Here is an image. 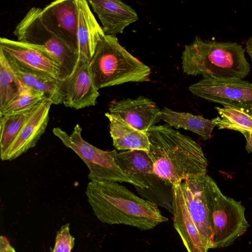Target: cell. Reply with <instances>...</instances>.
Returning <instances> with one entry per match:
<instances>
[{
  "label": "cell",
  "instance_id": "1",
  "mask_svg": "<svg viewBox=\"0 0 252 252\" xmlns=\"http://www.w3.org/2000/svg\"><path fill=\"white\" fill-rule=\"evenodd\" d=\"M149 155L155 174L173 186L207 173L208 162L201 147L170 126L155 125L147 132Z\"/></svg>",
  "mask_w": 252,
  "mask_h": 252
},
{
  "label": "cell",
  "instance_id": "2",
  "mask_svg": "<svg viewBox=\"0 0 252 252\" xmlns=\"http://www.w3.org/2000/svg\"><path fill=\"white\" fill-rule=\"evenodd\" d=\"M86 194L94 214L102 223L147 230L168 220L158 206L116 182L91 181Z\"/></svg>",
  "mask_w": 252,
  "mask_h": 252
},
{
  "label": "cell",
  "instance_id": "3",
  "mask_svg": "<svg viewBox=\"0 0 252 252\" xmlns=\"http://www.w3.org/2000/svg\"><path fill=\"white\" fill-rule=\"evenodd\" d=\"M205 174L173 186V226L187 252L216 248L204 190Z\"/></svg>",
  "mask_w": 252,
  "mask_h": 252
},
{
  "label": "cell",
  "instance_id": "4",
  "mask_svg": "<svg viewBox=\"0 0 252 252\" xmlns=\"http://www.w3.org/2000/svg\"><path fill=\"white\" fill-rule=\"evenodd\" d=\"M245 49L236 43L196 37L182 53L183 72L191 76L244 79L250 72Z\"/></svg>",
  "mask_w": 252,
  "mask_h": 252
},
{
  "label": "cell",
  "instance_id": "5",
  "mask_svg": "<svg viewBox=\"0 0 252 252\" xmlns=\"http://www.w3.org/2000/svg\"><path fill=\"white\" fill-rule=\"evenodd\" d=\"M90 65L98 90L129 82L150 80L151 68L122 46L116 35L104 36Z\"/></svg>",
  "mask_w": 252,
  "mask_h": 252
},
{
  "label": "cell",
  "instance_id": "6",
  "mask_svg": "<svg viewBox=\"0 0 252 252\" xmlns=\"http://www.w3.org/2000/svg\"><path fill=\"white\" fill-rule=\"evenodd\" d=\"M204 190L216 248L228 247L247 230L245 207L241 201L224 195L207 173Z\"/></svg>",
  "mask_w": 252,
  "mask_h": 252
},
{
  "label": "cell",
  "instance_id": "7",
  "mask_svg": "<svg viewBox=\"0 0 252 252\" xmlns=\"http://www.w3.org/2000/svg\"><path fill=\"white\" fill-rule=\"evenodd\" d=\"M82 128L77 124L70 135L60 127L53 129L54 134L67 148L73 150L89 169L91 181H110L126 183L135 188L145 187L125 174L116 162V150L104 151L86 141L81 136Z\"/></svg>",
  "mask_w": 252,
  "mask_h": 252
},
{
  "label": "cell",
  "instance_id": "8",
  "mask_svg": "<svg viewBox=\"0 0 252 252\" xmlns=\"http://www.w3.org/2000/svg\"><path fill=\"white\" fill-rule=\"evenodd\" d=\"M42 8L32 7L16 26L13 33L17 40L45 50L60 66V80H63L73 72L78 54L73 52L43 23Z\"/></svg>",
  "mask_w": 252,
  "mask_h": 252
},
{
  "label": "cell",
  "instance_id": "9",
  "mask_svg": "<svg viewBox=\"0 0 252 252\" xmlns=\"http://www.w3.org/2000/svg\"><path fill=\"white\" fill-rule=\"evenodd\" d=\"M116 160L125 174L145 187V189L135 187L142 197L173 214V186L166 183L155 174L148 152L130 150L117 152Z\"/></svg>",
  "mask_w": 252,
  "mask_h": 252
},
{
  "label": "cell",
  "instance_id": "10",
  "mask_svg": "<svg viewBox=\"0 0 252 252\" xmlns=\"http://www.w3.org/2000/svg\"><path fill=\"white\" fill-rule=\"evenodd\" d=\"M194 95L252 116V83L236 78H203L189 86Z\"/></svg>",
  "mask_w": 252,
  "mask_h": 252
},
{
  "label": "cell",
  "instance_id": "11",
  "mask_svg": "<svg viewBox=\"0 0 252 252\" xmlns=\"http://www.w3.org/2000/svg\"><path fill=\"white\" fill-rule=\"evenodd\" d=\"M0 51L7 61L23 69L60 80L59 64L43 49L18 40L0 37Z\"/></svg>",
  "mask_w": 252,
  "mask_h": 252
},
{
  "label": "cell",
  "instance_id": "12",
  "mask_svg": "<svg viewBox=\"0 0 252 252\" xmlns=\"http://www.w3.org/2000/svg\"><path fill=\"white\" fill-rule=\"evenodd\" d=\"M63 103L75 109L94 106L99 95L92 74L90 62L78 60L72 73L58 81Z\"/></svg>",
  "mask_w": 252,
  "mask_h": 252
},
{
  "label": "cell",
  "instance_id": "13",
  "mask_svg": "<svg viewBox=\"0 0 252 252\" xmlns=\"http://www.w3.org/2000/svg\"><path fill=\"white\" fill-rule=\"evenodd\" d=\"M41 18L50 31L78 54L76 0H58L51 2L42 9Z\"/></svg>",
  "mask_w": 252,
  "mask_h": 252
},
{
  "label": "cell",
  "instance_id": "14",
  "mask_svg": "<svg viewBox=\"0 0 252 252\" xmlns=\"http://www.w3.org/2000/svg\"><path fill=\"white\" fill-rule=\"evenodd\" d=\"M109 110L110 113L145 133L161 120V110L154 101L143 96L113 100Z\"/></svg>",
  "mask_w": 252,
  "mask_h": 252
},
{
  "label": "cell",
  "instance_id": "15",
  "mask_svg": "<svg viewBox=\"0 0 252 252\" xmlns=\"http://www.w3.org/2000/svg\"><path fill=\"white\" fill-rule=\"evenodd\" d=\"M52 104L51 100L46 97L35 106L2 160L14 159L36 145L48 125Z\"/></svg>",
  "mask_w": 252,
  "mask_h": 252
},
{
  "label": "cell",
  "instance_id": "16",
  "mask_svg": "<svg viewBox=\"0 0 252 252\" xmlns=\"http://www.w3.org/2000/svg\"><path fill=\"white\" fill-rule=\"evenodd\" d=\"M89 4L97 15L105 35H116L138 20L135 10L119 0H89Z\"/></svg>",
  "mask_w": 252,
  "mask_h": 252
},
{
  "label": "cell",
  "instance_id": "17",
  "mask_svg": "<svg viewBox=\"0 0 252 252\" xmlns=\"http://www.w3.org/2000/svg\"><path fill=\"white\" fill-rule=\"evenodd\" d=\"M76 4L78 60L90 62L97 46L105 34L91 11L88 1L76 0Z\"/></svg>",
  "mask_w": 252,
  "mask_h": 252
},
{
  "label": "cell",
  "instance_id": "18",
  "mask_svg": "<svg viewBox=\"0 0 252 252\" xmlns=\"http://www.w3.org/2000/svg\"><path fill=\"white\" fill-rule=\"evenodd\" d=\"M110 134L114 147L118 150H142L149 152L150 141L147 133L140 131L120 117L107 112Z\"/></svg>",
  "mask_w": 252,
  "mask_h": 252
},
{
  "label": "cell",
  "instance_id": "19",
  "mask_svg": "<svg viewBox=\"0 0 252 252\" xmlns=\"http://www.w3.org/2000/svg\"><path fill=\"white\" fill-rule=\"evenodd\" d=\"M160 119L176 128H183L199 135L204 140L210 139L216 125L199 115L177 112L167 107L161 110Z\"/></svg>",
  "mask_w": 252,
  "mask_h": 252
},
{
  "label": "cell",
  "instance_id": "20",
  "mask_svg": "<svg viewBox=\"0 0 252 252\" xmlns=\"http://www.w3.org/2000/svg\"><path fill=\"white\" fill-rule=\"evenodd\" d=\"M12 70L25 86L42 92L53 104L63 103V96L58 81L49 77L23 69L13 63L7 61Z\"/></svg>",
  "mask_w": 252,
  "mask_h": 252
},
{
  "label": "cell",
  "instance_id": "21",
  "mask_svg": "<svg viewBox=\"0 0 252 252\" xmlns=\"http://www.w3.org/2000/svg\"><path fill=\"white\" fill-rule=\"evenodd\" d=\"M35 106L20 113L0 116V153L1 159L33 111Z\"/></svg>",
  "mask_w": 252,
  "mask_h": 252
},
{
  "label": "cell",
  "instance_id": "22",
  "mask_svg": "<svg viewBox=\"0 0 252 252\" xmlns=\"http://www.w3.org/2000/svg\"><path fill=\"white\" fill-rule=\"evenodd\" d=\"M220 116L212 119L219 129L236 130L242 133L252 131V116L238 109L216 107Z\"/></svg>",
  "mask_w": 252,
  "mask_h": 252
},
{
  "label": "cell",
  "instance_id": "23",
  "mask_svg": "<svg viewBox=\"0 0 252 252\" xmlns=\"http://www.w3.org/2000/svg\"><path fill=\"white\" fill-rule=\"evenodd\" d=\"M23 86L0 51V110L19 94Z\"/></svg>",
  "mask_w": 252,
  "mask_h": 252
},
{
  "label": "cell",
  "instance_id": "24",
  "mask_svg": "<svg viewBox=\"0 0 252 252\" xmlns=\"http://www.w3.org/2000/svg\"><path fill=\"white\" fill-rule=\"evenodd\" d=\"M46 97H47L42 92L24 85L19 94L0 110V116L18 113L30 109Z\"/></svg>",
  "mask_w": 252,
  "mask_h": 252
},
{
  "label": "cell",
  "instance_id": "25",
  "mask_svg": "<svg viewBox=\"0 0 252 252\" xmlns=\"http://www.w3.org/2000/svg\"><path fill=\"white\" fill-rule=\"evenodd\" d=\"M74 240L69 232V224L63 225L57 232L52 252H71L74 245Z\"/></svg>",
  "mask_w": 252,
  "mask_h": 252
},
{
  "label": "cell",
  "instance_id": "26",
  "mask_svg": "<svg viewBox=\"0 0 252 252\" xmlns=\"http://www.w3.org/2000/svg\"><path fill=\"white\" fill-rule=\"evenodd\" d=\"M0 252H16L5 236L0 237Z\"/></svg>",
  "mask_w": 252,
  "mask_h": 252
},
{
  "label": "cell",
  "instance_id": "27",
  "mask_svg": "<svg viewBox=\"0 0 252 252\" xmlns=\"http://www.w3.org/2000/svg\"><path fill=\"white\" fill-rule=\"evenodd\" d=\"M246 139V149L248 153L252 152V131H246L242 133Z\"/></svg>",
  "mask_w": 252,
  "mask_h": 252
},
{
  "label": "cell",
  "instance_id": "28",
  "mask_svg": "<svg viewBox=\"0 0 252 252\" xmlns=\"http://www.w3.org/2000/svg\"><path fill=\"white\" fill-rule=\"evenodd\" d=\"M246 50L252 61V36L247 40L246 43Z\"/></svg>",
  "mask_w": 252,
  "mask_h": 252
},
{
  "label": "cell",
  "instance_id": "29",
  "mask_svg": "<svg viewBox=\"0 0 252 252\" xmlns=\"http://www.w3.org/2000/svg\"></svg>",
  "mask_w": 252,
  "mask_h": 252
}]
</instances>
